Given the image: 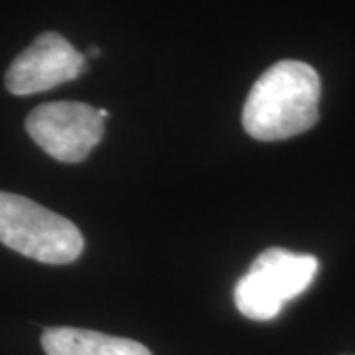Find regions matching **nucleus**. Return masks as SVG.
Returning <instances> with one entry per match:
<instances>
[{
	"label": "nucleus",
	"mask_w": 355,
	"mask_h": 355,
	"mask_svg": "<svg viewBox=\"0 0 355 355\" xmlns=\"http://www.w3.org/2000/svg\"><path fill=\"white\" fill-rule=\"evenodd\" d=\"M99 109L87 103L55 101L36 107L26 130L40 148L58 162L76 164L89 156L105 135Z\"/></svg>",
	"instance_id": "obj_4"
},
{
	"label": "nucleus",
	"mask_w": 355,
	"mask_h": 355,
	"mask_svg": "<svg viewBox=\"0 0 355 355\" xmlns=\"http://www.w3.org/2000/svg\"><path fill=\"white\" fill-rule=\"evenodd\" d=\"M318 272V259L272 247L253 261L235 286V304L249 320H272L282 306L300 296Z\"/></svg>",
	"instance_id": "obj_3"
},
{
	"label": "nucleus",
	"mask_w": 355,
	"mask_h": 355,
	"mask_svg": "<svg viewBox=\"0 0 355 355\" xmlns=\"http://www.w3.org/2000/svg\"><path fill=\"white\" fill-rule=\"evenodd\" d=\"M42 345L48 355H153L135 340L77 328H48Z\"/></svg>",
	"instance_id": "obj_6"
},
{
	"label": "nucleus",
	"mask_w": 355,
	"mask_h": 355,
	"mask_svg": "<svg viewBox=\"0 0 355 355\" xmlns=\"http://www.w3.org/2000/svg\"><path fill=\"white\" fill-rule=\"evenodd\" d=\"M0 243L46 265L73 263L83 251L76 223L10 191H0Z\"/></svg>",
	"instance_id": "obj_2"
},
{
	"label": "nucleus",
	"mask_w": 355,
	"mask_h": 355,
	"mask_svg": "<svg viewBox=\"0 0 355 355\" xmlns=\"http://www.w3.org/2000/svg\"><path fill=\"white\" fill-rule=\"evenodd\" d=\"M89 55H91V58H97V55H99V50H97V48H91V50H89Z\"/></svg>",
	"instance_id": "obj_7"
},
{
	"label": "nucleus",
	"mask_w": 355,
	"mask_h": 355,
	"mask_svg": "<svg viewBox=\"0 0 355 355\" xmlns=\"http://www.w3.org/2000/svg\"><path fill=\"white\" fill-rule=\"evenodd\" d=\"M322 83L312 65L284 60L254 81L243 107V128L249 137L275 142L302 135L320 119Z\"/></svg>",
	"instance_id": "obj_1"
},
{
	"label": "nucleus",
	"mask_w": 355,
	"mask_h": 355,
	"mask_svg": "<svg viewBox=\"0 0 355 355\" xmlns=\"http://www.w3.org/2000/svg\"><path fill=\"white\" fill-rule=\"evenodd\" d=\"M83 53L58 34L46 32L34 40L6 71V89L12 95H34L73 81L87 67Z\"/></svg>",
	"instance_id": "obj_5"
}]
</instances>
